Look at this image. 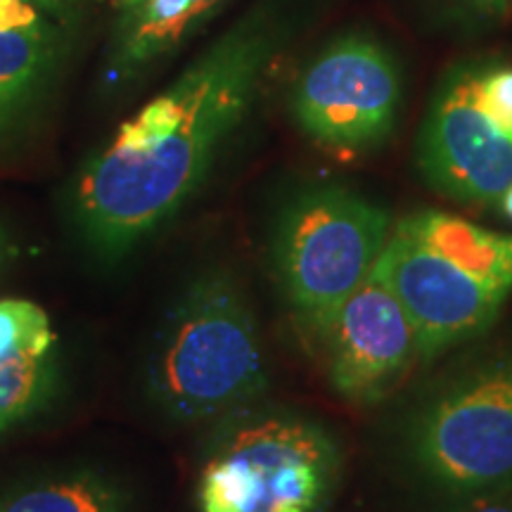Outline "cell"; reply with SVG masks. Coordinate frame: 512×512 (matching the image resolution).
<instances>
[{
  "label": "cell",
  "instance_id": "obj_18",
  "mask_svg": "<svg viewBox=\"0 0 512 512\" xmlns=\"http://www.w3.org/2000/svg\"><path fill=\"white\" fill-rule=\"evenodd\" d=\"M467 15L479 19H498L512 10V0H451Z\"/></svg>",
  "mask_w": 512,
  "mask_h": 512
},
{
  "label": "cell",
  "instance_id": "obj_16",
  "mask_svg": "<svg viewBox=\"0 0 512 512\" xmlns=\"http://www.w3.org/2000/svg\"><path fill=\"white\" fill-rule=\"evenodd\" d=\"M477 93L489 110L512 128V67L477 64Z\"/></svg>",
  "mask_w": 512,
  "mask_h": 512
},
{
  "label": "cell",
  "instance_id": "obj_9",
  "mask_svg": "<svg viewBox=\"0 0 512 512\" xmlns=\"http://www.w3.org/2000/svg\"><path fill=\"white\" fill-rule=\"evenodd\" d=\"M316 342L332 389L361 408L387 399L425 363L418 325L377 268L339 306Z\"/></svg>",
  "mask_w": 512,
  "mask_h": 512
},
{
  "label": "cell",
  "instance_id": "obj_2",
  "mask_svg": "<svg viewBox=\"0 0 512 512\" xmlns=\"http://www.w3.org/2000/svg\"><path fill=\"white\" fill-rule=\"evenodd\" d=\"M143 384L150 406L181 427H211L264 396L259 320L228 268H204L176 294L152 339Z\"/></svg>",
  "mask_w": 512,
  "mask_h": 512
},
{
  "label": "cell",
  "instance_id": "obj_6",
  "mask_svg": "<svg viewBox=\"0 0 512 512\" xmlns=\"http://www.w3.org/2000/svg\"><path fill=\"white\" fill-rule=\"evenodd\" d=\"M392 226L382 204L344 185L302 190L280 209L271 266L304 335L318 339L339 306L375 271Z\"/></svg>",
  "mask_w": 512,
  "mask_h": 512
},
{
  "label": "cell",
  "instance_id": "obj_4",
  "mask_svg": "<svg viewBox=\"0 0 512 512\" xmlns=\"http://www.w3.org/2000/svg\"><path fill=\"white\" fill-rule=\"evenodd\" d=\"M377 271L418 325L425 361L472 342L512 294V235L418 209L394 221Z\"/></svg>",
  "mask_w": 512,
  "mask_h": 512
},
{
  "label": "cell",
  "instance_id": "obj_12",
  "mask_svg": "<svg viewBox=\"0 0 512 512\" xmlns=\"http://www.w3.org/2000/svg\"><path fill=\"white\" fill-rule=\"evenodd\" d=\"M128 498L98 470H64L19 482L0 494V512H126Z\"/></svg>",
  "mask_w": 512,
  "mask_h": 512
},
{
  "label": "cell",
  "instance_id": "obj_11",
  "mask_svg": "<svg viewBox=\"0 0 512 512\" xmlns=\"http://www.w3.org/2000/svg\"><path fill=\"white\" fill-rule=\"evenodd\" d=\"M72 29L60 22L0 19V138L15 131L48 93Z\"/></svg>",
  "mask_w": 512,
  "mask_h": 512
},
{
  "label": "cell",
  "instance_id": "obj_1",
  "mask_svg": "<svg viewBox=\"0 0 512 512\" xmlns=\"http://www.w3.org/2000/svg\"><path fill=\"white\" fill-rule=\"evenodd\" d=\"M283 38L266 8L249 12L81 166L72 216L88 252L107 264L126 259L188 204L245 121Z\"/></svg>",
  "mask_w": 512,
  "mask_h": 512
},
{
  "label": "cell",
  "instance_id": "obj_17",
  "mask_svg": "<svg viewBox=\"0 0 512 512\" xmlns=\"http://www.w3.org/2000/svg\"><path fill=\"white\" fill-rule=\"evenodd\" d=\"M446 512H512V489L491 491V494H479L448 503Z\"/></svg>",
  "mask_w": 512,
  "mask_h": 512
},
{
  "label": "cell",
  "instance_id": "obj_15",
  "mask_svg": "<svg viewBox=\"0 0 512 512\" xmlns=\"http://www.w3.org/2000/svg\"><path fill=\"white\" fill-rule=\"evenodd\" d=\"M88 0H0L5 22H60L74 27Z\"/></svg>",
  "mask_w": 512,
  "mask_h": 512
},
{
  "label": "cell",
  "instance_id": "obj_5",
  "mask_svg": "<svg viewBox=\"0 0 512 512\" xmlns=\"http://www.w3.org/2000/svg\"><path fill=\"white\" fill-rule=\"evenodd\" d=\"M204 446L202 512H323L342 479L339 439L290 408H240L209 427Z\"/></svg>",
  "mask_w": 512,
  "mask_h": 512
},
{
  "label": "cell",
  "instance_id": "obj_10",
  "mask_svg": "<svg viewBox=\"0 0 512 512\" xmlns=\"http://www.w3.org/2000/svg\"><path fill=\"white\" fill-rule=\"evenodd\" d=\"M226 5L228 0H110L105 83L117 88L138 81Z\"/></svg>",
  "mask_w": 512,
  "mask_h": 512
},
{
  "label": "cell",
  "instance_id": "obj_7",
  "mask_svg": "<svg viewBox=\"0 0 512 512\" xmlns=\"http://www.w3.org/2000/svg\"><path fill=\"white\" fill-rule=\"evenodd\" d=\"M403 98L394 55L373 38L344 36L304 69L292 91L302 133L335 152H368L392 136Z\"/></svg>",
  "mask_w": 512,
  "mask_h": 512
},
{
  "label": "cell",
  "instance_id": "obj_13",
  "mask_svg": "<svg viewBox=\"0 0 512 512\" xmlns=\"http://www.w3.org/2000/svg\"><path fill=\"white\" fill-rule=\"evenodd\" d=\"M57 354L0 358V432L46 406L57 384Z\"/></svg>",
  "mask_w": 512,
  "mask_h": 512
},
{
  "label": "cell",
  "instance_id": "obj_14",
  "mask_svg": "<svg viewBox=\"0 0 512 512\" xmlns=\"http://www.w3.org/2000/svg\"><path fill=\"white\" fill-rule=\"evenodd\" d=\"M57 354L48 313L27 299H0V358Z\"/></svg>",
  "mask_w": 512,
  "mask_h": 512
},
{
  "label": "cell",
  "instance_id": "obj_20",
  "mask_svg": "<svg viewBox=\"0 0 512 512\" xmlns=\"http://www.w3.org/2000/svg\"><path fill=\"white\" fill-rule=\"evenodd\" d=\"M498 207H501L503 214L512 221V185L503 192V197H501V202H498Z\"/></svg>",
  "mask_w": 512,
  "mask_h": 512
},
{
  "label": "cell",
  "instance_id": "obj_8",
  "mask_svg": "<svg viewBox=\"0 0 512 512\" xmlns=\"http://www.w3.org/2000/svg\"><path fill=\"white\" fill-rule=\"evenodd\" d=\"M415 162L434 192L467 207H498L512 185V128L479 98L477 64H458L439 81Z\"/></svg>",
  "mask_w": 512,
  "mask_h": 512
},
{
  "label": "cell",
  "instance_id": "obj_19",
  "mask_svg": "<svg viewBox=\"0 0 512 512\" xmlns=\"http://www.w3.org/2000/svg\"><path fill=\"white\" fill-rule=\"evenodd\" d=\"M17 254H19V247L15 245V240L10 238L8 230L0 226V278L10 271L12 264H15Z\"/></svg>",
  "mask_w": 512,
  "mask_h": 512
},
{
  "label": "cell",
  "instance_id": "obj_3",
  "mask_svg": "<svg viewBox=\"0 0 512 512\" xmlns=\"http://www.w3.org/2000/svg\"><path fill=\"white\" fill-rule=\"evenodd\" d=\"M396 453L441 501L512 489V344L460 356L408 401Z\"/></svg>",
  "mask_w": 512,
  "mask_h": 512
}]
</instances>
